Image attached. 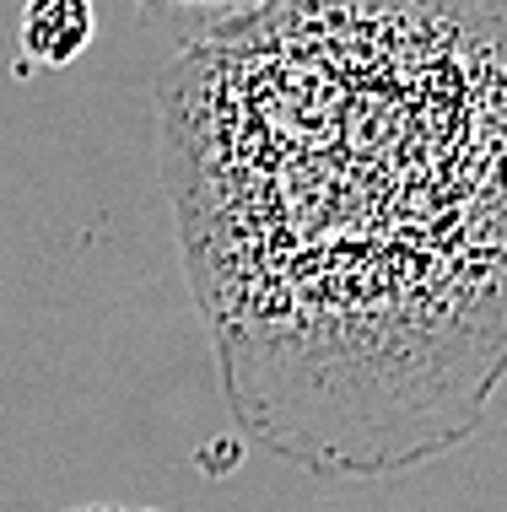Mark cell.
Segmentation results:
<instances>
[{"label": "cell", "instance_id": "7a4b0ae2", "mask_svg": "<svg viewBox=\"0 0 507 512\" xmlns=\"http://www.w3.org/2000/svg\"><path fill=\"white\" fill-rule=\"evenodd\" d=\"M98 38V11L92 0H27L22 22H17V44L33 65L60 71L71 65L81 49Z\"/></svg>", "mask_w": 507, "mask_h": 512}, {"label": "cell", "instance_id": "3957f363", "mask_svg": "<svg viewBox=\"0 0 507 512\" xmlns=\"http://www.w3.org/2000/svg\"><path fill=\"white\" fill-rule=\"evenodd\" d=\"M135 6H141L146 17H157V22L178 27V33H189L195 44H205V38L227 33V27L259 17L270 0H135Z\"/></svg>", "mask_w": 507, "mask_h": 512}, {"label": "cell", "instance_id": "6da1fadb", "mask_svg": "<svg viewBox=\"0 0 507 512\" xmlns=\"http://www.w3.org/2000/svg\"><path fill=\"white\" fill-rule=\"evenodd\" d=\"M168 141L243 421L330 469L475 432L507 372V0H270Z\"/></svg>", "mask_w": 507, "mask_h": 512}, {"label": "cell", "instance_id": "277c9868", "mask_svg": "<svg viewBox=\"0 0 507 512\" xmlns=\"http://www.w3.org/2000/svg\"><path fill=\"white\" fill-rule=\"evenodd\" d=\"M71 512H152V507H71Z\"/></svg>", "mask_w": 507, "mask_h": 512}]
</instances>
